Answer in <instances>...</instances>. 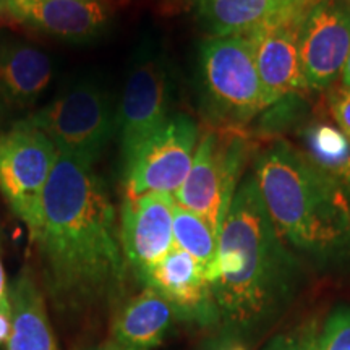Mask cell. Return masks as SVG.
Masks as SVG:
<instances>
[{"label": "cell", "instance_id": "obj_1", "mask_svg": "<svg viewBox=\"0 0 350 350\" xmlns=\"http://www.w3.org/2000/svg\"><path fill=\"white\" fill-rule=\"evenodd\" d=\"M28 230L44 287L62 312L91 310L120 294L129 266L116 208L93 165L59 154Z\"/></svg>", "mask_w": 350, "mask_h": 350}, {"label": "cell", "instance_id": "obj_2", "mask_svg": "<svg viewBox=\"0 0 350 350\" xmlns=\"http://www.w3.org/2000/svg\"><path fill=\"white\" fill-rule=\"evenodd\" d=\"M295 271L255 177L247 175L219 235L217 275L211 284L217 317L235 332L260 326L286 301Z\"/></svg>", "mask_w": 350, "mask_h": 350}, {"label": "cell", "instance_id": "obj_3", "mask_svg": "<svg viewBox=\"0 0 350 350\" xmlns=\"http://www.w3.org/2000/svg\"><path fill=\"white\" fill-rule=\"evenodd\" d=\"M253 177L284 243L321 265L350 261V198L334 175L278 142L258 156Z\"/></svg>", "mask_w": 350, "mask_h": 350}, {"label": "cell", "instance_id": "obj_4", "mask_svg": "<svg viewBox=\"0 0 350 350\" xmlns=\"http://www.w3.org/2000/svg\"><path fill=\"white\" fill-rule=\"evenodd\" d=\"M198 88L204 113L217 129L242 130L266 100L248 38H206L198 49Z\"/></svg>", "mask_w": 350, "mask_h": 350}, {"label": "cell", "instance_id": "obj_5", "mask_svg": "<svg viewBox=\"0 0 350 350\" xmlns=\"http://www.w3.org/2000/svg\"><path fill=\"white\" fill-rule=\"evenodd\" d=\"M42 131L59 154L91 164L117 131V111L98 81L78 80L23 120Z\"/></svg>", "mask_w": 350, "mask_h": 350}, {"label": "cell", "instance_id": "obj_6", "mask_svg": "<svg viewBox=\"0 0 350 350\" xmlns=\"http://www.w3.org/2000/svg\"><path fill=\"white\" fill-rule=\"evenodd\" d=\"M250 154L243 130L211 129L200 137L190 174L175 203L198 214L219 237Z\"/></svg>", "mask_w": 350, "mask_h": 350}, {"label": "cell", "instance_id": "obj_7", "mask_svg": "<svg viewBox=\"0 0 350 350\" xmlns=\"http://www.w3.org/2000/svg\"><path fill=\"white\" fill-rule=\"evenodd\" d=\"M198 142V125L190 116H170L124 164L126 198L148 193L174 196L190 174Z\"/></svg>", "mask_w": 350, "mask_h": 350}, {"label": "cell", "instance_id": "obj_8", "mask_svg": "<svg viewBox=\"0 0 350 350\" xmlns=\"http://www.w3.org/2000/svg\"><path fill=\"white\" fill-rule=\"evenodd\" d=\"M172 81L164 57L142 49L131 64L117 109L122 164L170 119Z\"/></svg>", "mask_w": 350, "mask_h": 350}, {"label": "cell", "instance_id": "obj_9", "mask_svg": "<svg viewBox=\"0 0 350 350\" xmlns=\"http://www.w3.org/2000/svg\"><path fill=\"white\" fill-rule=\"evenodd\" d=\"M57 157L51 139L23 120L0 133V191L28 229L36 221Z\"/></svg>", "mask_w": 350, "mask_h": 350}, {"label": "cell", "instance_id": "obj_10", "mask_svg": "<svg viewBox=\"0 0 350 350\" xmlns=\"http://www.w3.org/2000/svg\"><path fill=\"white\" fill-rule=\"evenodd\" d=\"M300 59L308 91H325L350 55V0H312L300 23Z\"/></svg>", "mask_w": 350, "mask_h": 350}, {"label": "cell", "instance_id": "obj_11", "mask_svg": "<svg viewBox=\"0 0 350 350\" xmlns=\"http://www.w3.org/2000/svg\"><path fill=\"white\" fill-rule=\"evenodd\" d=\"M312 2V0H310ZM310 2L292 7L248 38L266 107L308 91L300 59V23Z\"/></svg>", "mask_w": 350, "mask_h": 350}, {"label": "cell", "instance_id": "obj_12", "mask_svg": "<svg viewBox=\"0 0 350 350\" xmlns=\"http://www.w3.org/2000/svg\"><path fill=\"white\" fill-rule=\"evenodd\" d=\"M174 208L175 200L170 195L125 196L120 211V243L126 266L139 281L174 248Z\"/></svg>", "mask_w": 350, "mask_h": 350}, {"label": "cell", "instance_id": "obj_13", "mask_svg": "<svg viewBox=\"0 0 350 350\" xmlns=\"http://www.w3.org/2000/svg\"><path fill=\"white\" fill-rule=\"evenodd\" d=\"M2 12L52 38L78 44L99 38L109 25L100 0H7Z\"/></svg>", "mask_w": 350, "mask_h": 350}, {"label": "cell", "instance_id": "obj_14", "mask_svg": "<svg viewBox=\"0 0 350 350\" xmlns=\"http://www.w3.org/2000/svg\"><path fill=\"white\" fill-rule=\"evenodd\" d=\"M143 282L169 300L178 317L200 321H209L217 317L211 282L195 258L180 248L174 247L152 266Z\"/></svg>", "mask_w": 350, "mask_h": 350}, {"label": "cell", "instance_id": "obj_15", "mask_svg": "<svg viewBox=\"0 0 350 350\" xmlns=\"http://www.w3.org/2000/svg\"><path fill=\"white\" fill-rule=\"evenodd\" d=\"M54 77L51 57L33 44L0 38V99L8 107L33 106Z\"/></svg>", "mask_w": 350, "mask_h": 350}, {"label": "cell", "instance_id": "obj_16", "mask_svg": "<svg viewBox=\"0 0 350 350\" xmlns=\"http://www.w3.org/2000/svg\"><path fill=\"white\" fill-rule=\"evenodd\" d=\"M177 310L154 288L131 299L113 323L111 350H154L163 342Z\"/></svg>", "mask_w": 350, "mask_h": 350}, {"label": "cell", "instance_id": "obj_17", "mask_svg": "<svg viewBox=\"0 0 350 350\" xmlns=\"http://www.w3.org/2000/svg\"><path fill=\"white\" fill-rule=\"evenodd\" d=\"M209 38L250 36L292 7L310 0H191Z\"/></svg>", "mask_w": 350, "mask_h": 350}, {"label": "cell", "instance_id": "obj_18", "mask_svg": "<svg viewBox=\"0 0 350 350\" xmlns=\"http://www.w3.org/2000/svg\"><path fill=\"white\" fill-rule=\"evenodd\" d=\"M12 332L7 350H57L44 297L28 273H21L7 291Z\"/></svg>", "mask_w": 350, "mask_h": 350}, {"label": "cell", "instance_id": "obj_19", "mask_svg": "<svg viewBox=\"0 0 350 350\" xmlns=\"http://www.w3.org/2000/svg\"><path fill=\"white\" fill-rule=\"evenodd\" d=\"M174 247L187 252L201 266L208 281L217 275L219 237L213 227L198 214L188 211L175 203L174 208Z\"/></svg>", "mask_w": 350, "mask_h": 350}, {"label": "cell", "instance_id": "obj_20", "mask_svg": "<svg viewBox=\"0 0 350 350\" xmlns=\"http://www.w3.org/2000/svg\"><path fill=\"white\" fill-rule=\"evenodd\" d=\"M310 151L313 154L308 157L327 172L338 177L344 165L350 159L349 139L340 133V130L329 126H318L310 131Z\"/></svg>", "mask_w": 350, "mask_h": 350}, {"label": "cell", "instance_id": "obj_21", "mask_svg": "<svg viewBox=\"0 0 350 350\" xmlns=\"http://www.w3.org/2000/svg\"><path fill=\"white\" fill-rule=\"evenodd\" d=\"M319 350H350V308L331 314L319 336Z\"/></svg>", "mask_w": 350, "mask_h": 350}, {"label": "cell", "instance_id": "obj_22", "mask_svg": "<svg viewBox=\"0 0 350 350\" xmlns=\"http://www.w3.org/2000/svg\"><path fill=\"white\" fill-rule=\"evenodd\" d=\"M327 106L340 133L350 143V88L342 85L331 88L327 94Z\"/></svg>", "mask_w": 350, "mask_h": 350}, {"label": "cell", "instance_id": "obj_23", "mask_svg": "<svg viewBox=\"0 0 350 350\" xmlns=\"http://www.w3.org/2000/svg\"><path fill=\"white\" fill-rule=\"evenodd\" d=\"M314 334H317L314 326L300 327V329L274 338L265 350H310Z\"/></svg>", "mask_w": 350, "mask_h": 350}, {"label": "cell", "instance_id": "obj_24", "mask_svg": "<svg viewBox=\"0 0 350 350\" xmlns=\"http://www.w3.org/2000/svg\"><path fill=\"white\" fill-rule=\"evenodd\" d=\"M12 332V310H10V301L7 299L0 304V345L10 338Z\"/></svg>", "mask_w": 350, "mask_h": 350}, {"label": "cell", "instance_id": "obj_25", "mask_svg": "<svg viewBox=\"0 0 350 350\" xmlns=\"http://www.w3.org/2000/svg\"><path fill=\"white\" fill-rule=\"evenodd\" d=\"M216 350H248L242 342H239L237 339H229L224 344H221Z\"/></svg>", "mask_w": 350, "mask_h": 350}, {"label": "cell", "instance_id": "obj_26", "mask_svg": "<svg viewBox=\"0 0 350 350\" xmlns=\"http://www.w3.org/2000/svg\"><path fill=\"white\" fill-rule=\"evenodd\" d=\"M7 299V284H5V273H3L2 262H0V304Z\"/></svg>", "mask_w": 350, "mask_h": 350}, {"label": "cell", "instance_id": "obj_27", "mask_svg": "<svg viewBox=\"0 0 350 350\" xmlns=\"http://www.w3.org/2000/svg\"><path fill=\"white\" fill-rule=\"evenodd\" d=\"M340 85L350 88V55L347 59V64H345L342 75H340Z\"/></svg>", "mask_w": 350, "mask_h": 350}, {"label": "cell", "instance_id": "obj_28", "mask_svg": "<svg viewBox=\"0 0 350 350\" xmlns=\"http://www.w3.org/2000/svg\"><path fill=\"white\" fill-rule=\"evenodd\" d=\"M339 177L342 178V180L345 182V185L349 187V193H350V159L347 161V164L344 165V169L340 170V174H339Z\"/></svg>", "mask_w": 350, "mask_h": 350}, {"label": "cell", "instance_id": "obj_29", "mask_svg": "<svg viewBox=\"0 0 350 350\" xmlns=\"http://www.w3.org/2000/svg\"><path fill=\"white\" fill-rule=\"evenodd\" d=\"M310 350H319V336L318 334H314L312 345H310Z\"/></svg>", "mask_w": 350, "mask_h": 350}, {"label": "cell", "instance_id": "obj_30", "mask_svg": "<svg viewBox=\"0 0 350 350\" xmlns=\"http://www.w3.org/2000/svg\"><path fill=\"white\" fill-rule=\"evenodd\" d=\"M90 350H111V347H109V344H107V345H103V347H96V349H90Z\"/></svg>", "mask_w": 350, "mask_h": 350}, {"label": "cell", "instance_id": "obj_31", "mask_svg": "<svg viewBox=\"0 0 350 350\" xmlns=\"http://www.w3.org/2000/svg\"><path fill=\"white\" fill-rule=\"evenodd\" d=\"M5 2H7V0H0V12L3 10V5H5Z\"/></svg>", "mask_w": 350, "mask_h": 350}]
</instances>
